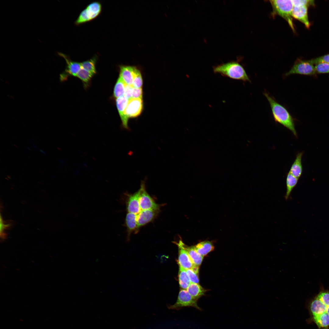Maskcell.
Returning a JSON list of instances; mask_svg holds the SVG:
<instances>
[{
	"mask_svg": "<svg viewBox=\"0 0 329 329\" xmlns=\"http://www.w3.org/2000/svg\"><path fill=\"white\" fill-rule=\"evenodd\" d=\"M309 323H314L318 329H329V290L322 289L310 302Z\"/></svg>",
	"mask_w": 329,
	"mask_h": 329,
	"instance_id": "1",
	"label": "cell"
},
{
	"mask_svg": "<svg viewBox=\"0 0 329 329\" xmlns=\"http://www.w3.org/2000/svg\"><path fill=\"white\" fill-rule=\"evenodd\" d=\"M264 94L270 104L272 114L276 122L278 123L290 131L297 137L295 127V119L287 108L278 102L272 96L266 92Z\"/></svg>",
	"mask_w": 329,
	"mask_h": 329,
	"instance_id": "2",
	"label": "cell"
},
{
	"mask_svg": "<svg viewBox=\"0 0 329 329\" xmlns=\"http://www.w3.org/2000/svg\"><path fill=\"white\" fill-rule=\"evenodd\" d=\"M215 73L233 79L251 82L248 75L243 66L236 61L223 63L213 67Z\"/></svg>",
	"mask_w": 329,
	"mask_h": 329,
	"instance_id": "3",
	"label": "cell"
},
{
	"mask_svg": "<svg viewBox=\"0 0 329 329\" xmlns=\"http://www.w3.org/2000/svg\"><path fill=\"white\" fill-rule=\"evenodd\" d=\"M269 2L272 6V16H280L288 23L293 32H295V29L293 20L292 12L293 5L290 0H271Z\"/></svg>",
	"mask_w": 329,
	"mask_h": 329,
	"instance_id": "4",
	"label": "cell"
},
{
	"mask_svg": "<svg viewBox=\"0 0 329 329\" xmlns=\"http://www.w3.org/2000/svg\"><path fill=\"white\" fill-rule=\"evenodd\" d=\"M102 8V5L99 2L90 3L80 13L75 22L76 25L81 24L95 19L100 14Z\"/></svg>",
	"mask_w": 329,
	"mask_h": 329,
	"instance_id": "5",
	"label": "cell"
},
{
	"mask_svg": "<svg viewBox=\"0 0 329 329\" xmlns=\"http://www.w3.org/2000/svg\"><path fill=\"white\" fill-rule=\"evenodd\" d=\"M316 74L315 66L308 60L298 58L290 69L284 75V77L293 74L313 75Z\"/></svg>",
	"mask_w": 329,
	"mask_h": 329,
	"instance_id": "6",
	"label": "cell"
},
{
	"mask_svg": "<svg viewBox=\"0 0 329 329\" xmlns=\"http://www.w3.org/2000/svg\"><path fill=\"white\" fill-rule=\"evenodd\" d=\"M197 301L187 290L182 289L179 292L176 302L173 305L169 306L168 308L171 309L179 310L183 307L192 306L201 310V309L198 305Z\"/></svg>",
	"mask_w": 329,
	"mask_h": 329,
	"instance_id": "7",
	"label": "cell"
},
{
	"mask_svg": "<svg viewBox=\"0 0 329 329\" xmlns=\"http://www.w3.org/2000/svg\"><path fill=\"white\" fill-rule=\"evenodd\" d=\"M184 244L181 240L176 243L179 248L178 262L179 267L185 270L191 269L198 273L199 267L195 265L193 263L184 246Z\"/></svg>",
	"mask_w": 329,
	"mask_h": 329,
	"instance_id": "8",
	"label": "cell"
},
{
	"mask_svg": "<svg viewBox=\"0 0 329 329\" xmlns=\"http://www.w3.org/2000/svg\"><path fill=\"white\" fill-rule=\"evenodd\" d=\"M139 204L141 211L147 210H159V205L147 192L145 183L142 182L140 189Z\"/></svg>",
	"mask_w": 329,
	"mask_h": 329,
	"instance_id": "9",
	"label": "cell"
},
{
	"mask_svg": "<svg viewBox=\"0 0 329 329\" xmlns=\"http://www.w3.org/2000/svg\"><path fill=\"white\" fill-rule=\"evenodd\" d=\"M143 108V102L141 98H132L128 101L125 111V115L129 119L135 118L141 113Z\"/></svg>",
	"mask_w": 329,
	"mask_h": 329,
	"instance_id": "10",
	"label": "cell"
},
{
	"mask_svg": "<svg viewBox=\"0 0 329 329\" xmlns=\"http://www.w3.org/2000/svg\"><path fill=\"white\" fill-rule=\"evenodd\" d=\"M58 54L65 59L67 64L65 72L61 74L60 76L61 80H65L67 75L76 76L78 73L81 68V63L72 61L68 56L61 52H58Z\"/></svg>",
	"mask_w": 329,
	"mask_h": 329,
	"instance_id": "11",
	"label": "cell"
},
{
	"mask_svg": "<svg viewBox=\"0 0 329 329\" xmlns=\"http://www.w3.org/2000/svg\"><path fill=\"white\" fill-rule=\"evenodd\" d=\"M140 190L132 194H126V203L128 212L138 214L141 210L139 204Z\"/></svg>",
	"mask_w": 329,
	"mask_h": 329,
	"instance_id": "12",
	"label": "cell"
},
{
	"mask_svg": "<svg viewBox=\"0 0 329 329\" xmlns=\"http://www.w3.org/2000/svg\"><path fill=\"white\" fill-rule=\"evenodd\" d=\"M159 210H147L141 211L137 215L138 229L152 221L158 214Z\"/></svg>",
	"mask_w": 329,
	"mask_h": 329,
	"instance_id": "13",
	"label": "cell"
},
{
	"mask_svg": "<svg viewBox=\"0 0 329 329\" xmlns=\"http://www.w3.org/2000/svg\"><path fill=\"white\" fill-rule=\"evenodd\" d=\"M292 15L293 18L303 23L307 28H310V24L308 19V7L294 6Z\"/></svg>",
	"mask_w": 329,
	"mask_h": 329,
	"instance_id": "14",
	"label": "cell"
},
{
	"mask_svg": "<svg viewBox=\"0 0 329 329\" xmlns=\"http://www.w3.org/2000/svg\"><path fill=\"white\" fill-rule=\"evenodd\" d=\"M129 100L124 96L116 99V103L123 126L125 129H129L128 125V119L125 115V111L127 105Z\"/></svg>",
	"mask_w": 329,
	"mask_h": 329,
	"instance_id": "15",
	"label": "cell"
},
{
	"mask_svg": "<svg viewBox=\"0 0 329 329\" xmlns=\"http://www.w3.org/2000/svg\"><path fill=\"white\" fill-rule=\"evenodd\" d=\"M134 66L121 65L119 66V76L127 85L133 86Z\"/></svg>",
	"mask_w": 329,
	"mask_h": 329,
	"instance_id": "16",
	"label": "cell"
},
{
	"mask_svg": "<svg viewBox=\"0 0 329 329\" xmlns=\"http://www.w3.org/2000/svg\"><path fill=\"white\" fill-rule=\"evenodd\" d=\"M137 215L128 212L125 219V225L126 228L127 239L129 240L130 235L134 231L138 230Z\"/></svg>",
	"mask_w": 329,
	"mask_h": 329,
	"instance_id": "17",
	"label": "cell"
},
{
	"mask_svg": "<svg viewBox=\"0 0 329 329\" xmlns=\"http://www.w3.org/2000/svg\"><path fill=\"white\" fill-rule=\"evenodd\" d=\"M302 152H299L297 154L289 172L293 176L298 179L300 177L302 172Z\"/></svg>",
	"mask_w": 329,
	"mask_h": 329,
	"instance_id": "18",
	"label": "cell"
},
{
	"mask_svg": "<svg viewBox=\"0 0 329 329\" xmlns=\"http://www.w3.org/2000/svg\"><path fill=\"white\" fill-rule=\"evenodd\" d=\"M193 246L197 252L203 257L213 250L214 248L212 242L208 241L200 242Z\"/></svg>",
	"mask_w": 329,
	"mask_h": 329,
	"instance_id": "19",
	"label": "cell"
},
{
	"mask_svg": "<svg viewBox=\"0 0 329 329\" xmlns=\"http://www.w3.org/2000/svg\"><path fill=\"white\" fill-rule=\"evenodd\" d=\"M184 246L194 264L199 267L202 263L203 257L197 252L193 246H189L184 243Z\"/></svg>",
	"mask_w": 329,
	"mask_h": 329,
	"instance_id": "20",
	"label": "cell"
},
{
	"mask_svg": "<svg viewBox=\"0 0 329 329\" xmlns=\"http://www.w3.org/2000/svg\"><path fill=\"white\" fill-rule=\"evenodd\" d=\"M189 293L195 299L198 300L204 295L207 290L199 284L191 283L187 289Z\"/></svg>",
	"mask_w": 329,
	"mask_h": 329,
	"instance_id": "21",
	"label": "cell"
},
{
	"mask_svg": "<svg viewBox=\"0 0 329 329\" xmlns=\"http://www.w3.org/2000/svg\"><path fill=\"white\" fill-rule=\"evenodd\" d=\"M299 179H298L289 172L287 174L286 178V191L285 198L287 200L290 197L291 192L296 185Z\"/></svg>",
	"mask_w": 329,
	"mask_h": 329,
	"instance_id": "22",
	"label": "cell"
},
{
	"mask_svg": "<svg viewBox=\"0 0 329 329\" xmlns=\"http://www.w3.org/2000/svg\"><path fill=\"white\" fill-rule=\"evenodd\" d=\"M178 280L180 287L182 289H187L191 283L186 270L180 267H179Z\"/></svg>",
	"mask_w": 329,
	"mask_h": 329,
	"instance_id": "23",
	"label": "cell"
},
{
	"mask_svg": "<svg viewBox=\"0 0 329 329\" xmlns=\"http://www.w3.org/2000/svg\"><path fill=\"white\" fill-rule=\"evenodd\" d=\"M126 84L119 76L115 84L114 90V96L117 98L124 96Z\"/></svg>",
	"mask_w": 329,
	"mask_h": 329,
	"instance_id": "24",
	"label": "cell"
},
{
	"mask_svg": "<svg viewBox=\"0 0 329 329\" xmlns=\"http://www.w3.org/2000/svg\"><path fill=\"white\" fill-rule=\"evenodd\" d=\"M97 58L95 57L81 62V68L94 75L96 73L95 64Z\"/></svg>",
	"mask_w": 329,
	"mask_h": 329,
	"instance_id": "25",
	"label": "cell"
},
{
	"mask_svg": "<svg viewBox=\"0 0 329 329\" xmlns=\"http://www.w3.org/2000/svg\"><path fill=\"white\" fill-rule=\"evenodd\" d=\"M143 83V79L141 72L135 66L133 74V87L135 88H142Z\"/></svg>",
	"mask_w": 329,
	"mask_h": 329,
	"instance_id": "26",
	"label": "cell"
},
{
	"mask_svg": "<svg viewBox=\"0 0 329 329\" xmlns=\"http://www.w3.org/2000/svg\"><path fill=\"white\" fill-rule=\"evenodd\" d=\"M12 225V223L10 222L6 221L3 220L0 215V235L1 241H4L7 238V234L6 231L9 229Z\"/></svg>",
	"mask_w": 329,
	"mask_h": 329,
	"instance_id": "27",
	"label": "cell"
},
{
	"mask_svg": "<svg viewBox=\"0 0 329 329\" xmlns=\"http://www.w3.org/2000/svg\"><path fill=\"white\" fill-rule=\"evenodd\" d=\"M93 74L82 68L78 73L76 76L80 79L84 83H87L90 80Z\"/></svg>",
	"mask_w": 329,
	"mask_h": 329,
	"instance_id": "28",
	"label": "cell"
},
{
	"mask_svg": "<svg viewBox=\"0 0 329 329\" xmlns=\"http://www.w3.org/2000/svg\"><path fill=\"white\" fill-rule=\"evenodd\" d=\"M315 68L316 73H329V64L321 63L316 64Z\"/></svg>",
	"mask_w": 329,
	"mask_h": 329,
	"instance_id": "29",
	"label": "cell"
},
{
	"mask_svg": "<svg viewBox=\"0 0 329 329\" xmlns=\"http://www.w3.org/2000/svg\"><path fill=\"white\" fill-rule=\"evenodd\" d=\"M293 6L295 7L314 6V1L313 0H292Z\"/></svg>",
	"mask_w": 329,
	"mask_h": 329,
	"instance_id": "30",
	"label": "cell"
},
{
	"mask_svg": "<svg viewBox=\"0 0 329 329\" xmlns=\"http://www.w3.org/2000/svg\"><path fill=\"white\" fill-rule=\"evenodd\" d=\"M308 61L313 64H317L321 63L329 64V54L324 55L316 58H313Z\"/></svg>",
	"mask_w": 329,
	"mask_h": 329,
	"instance_id": "31",
	"label": "cell"
},
{
	"mask_svg": "<svg viewBox=\"0 0 329 329\" xmlns=\"http://www.w3.org/2000/svg\"><path fill=\"white\" fill-rule=\"evenodd\" d=\"M186 271L191 283L199 284L198 273L191 269H187Z\"/></svg>",
	"mask_w": 329,
	"mask_h": 329,
	"instance_id": "32",
	"label": "cell"
},
{
	"mask_svg": "<svg viewBox=\"0 0 329 329\" xmlns=\"http://www.w3.org/2000/svg\"><path fill=\"white\" fill-rule=\"evenodd\" d=\"M143 96L142 88H137L133 87L132 98H141Z\"/></svg>",
	"mask_w": 329,
	"mask_h": 329,
	"instance_id": "33",
	"label": "cell"
},
{
	"mask_svg": "<svg viewBox=\"0 0 329 329\" xmlns=\"http://www.w3.org/2000/svg\"><path fill=\"white\" fill-rule=\"evenodd\" d=\"M133 87L126 84L124 96L129 100L132 99Z\"/></svg>",
	"mask_w": 329,
	"mask_h": 329,
	"instance_id": "34",
	"label": "cell"
}]
</instances>
